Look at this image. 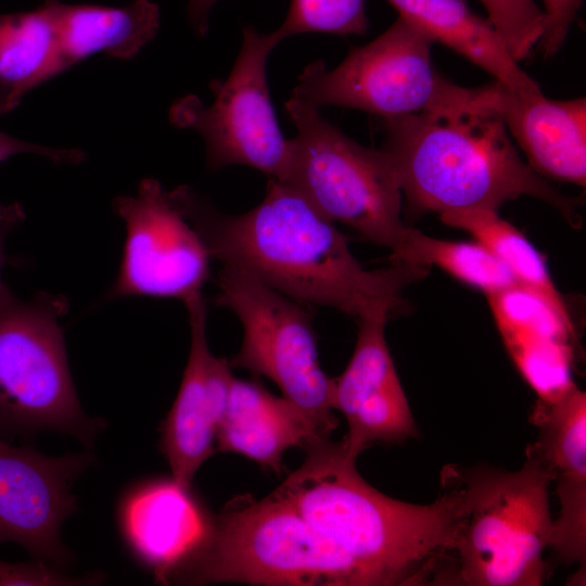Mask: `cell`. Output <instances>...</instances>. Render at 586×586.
Returning a JSON list of instances; mask_svg holds the SVG:
<instances>
[{
    "mask_svg": "<svg viewBox=\"0 0 586 586\" xmlns=\"http://www.w3.org/2000/svg\"><path fill=\"white\" fill-rule=\"evenodd\" d=\"M168 195L212 258L243 268L297 302L332 307L356 320L400 313L404 289L429 270L404 263L365 269L334 222L277 179H269L255 207L238 215L217 209L188 186Z\"/></svg>",
    "mask_w": 586,
    "mask_h": 586,
    "instance_id": "6da1fadb",
    "label": "cell"
},
{
    "mask_svg": "<svg viewBox=\"0 0 586 586\" xmlns=\"http://www.w3.org/2000/svg\"><path fill=\"white\" fill-rule=\"evenodd\" d=\"M304 449L302 466L273 493L368 569L380 586L432 582L454 543L453 494L441 486L429 505L397 500L361 477L342 441L320 438Z\"/></svg>",
    "mask_w": 586,
    "mask_h": 586,
    "instance_id": "7a4b0ae2",
    "label": "cell"
},
{
    "mask_svg": "<svg viewBox=\"0 0 586 586\" xmlns=\"http://www.w3.org/2000/svg\"><path fill=\"white\" fill-rule=\"evenodd\" d=\"M382 150L390 156L407 209H488L533 196L578 225L579 200L568 196L524 162L500 115L488 103L381 118Z\"/></svg>",
    "mask_w": 586,
    "mask_h": 586,
    "instance_id": "3957f363",
    "label": "cell"
},
{
    "mask_svg": "<svg viewBox=\"0 0 586 586\" xmlns=\"http://www.w3.org/2000/svg\"><path fill=\"white\" fill-rule=\"evenodd\" d=\"M521 469L487 464H447L441 485L455 498L453 546L432 584L461 586H537L547 574L543 558L553 520L551 483L538 457L527 447Z\"/></svg>",
    "mask_w": 586,
    "mask_h": 586,
    "instance_id": "277c9868",
    "label": "cell"
},
{
    "mask_svg": "<svg viewBox=\"0 0 586 586\" xmlns=\"http://www.w3.org/2000/svg\"><path fill=\"white\" fill-rule=\"evenodd\" d=\"M194 584L380 586L378 578L273 492L228 502L182 565Z\"/></svg>",
    "mask_w": 586,
    "mask_h": 586,
    "instance_id": "5b68a950",
    "label": "cell"
},
{
    "mask_svg": "<svg viewBox=\"0 0 586 586\" xmlns=\"http://www.w3.org/2000/svg\"><path fill=\"white\" fill-rule=\"evenodd\" d=\"M63 295L0 297V435L14 437L43 431L68 434L91 447L105 426L87 416L69 372L61 318Z\"/></svg>",
    "mask_w": 586,
    "mask_h": 586,
    "instance_id": "8992f818",
    "label": "cell"
},
{
    "mask_svg": "<svg viewBox=\"0 0 586 586\" xmlns=\"http://www.w3.org/2000/svg\"><path fill=\"white\" fill-rule=\"evenodd\" d=\"M285 110L296 136L282 182L330 221L394 250L407 225L400 217L398 178L386 152L354 141L311 103L290 97Z\"/></svg>",
    "mask_w": 586,
    "mask_h": 586,
    "instance_id": "52a82bcc",
    "label": "cell"
},
{
    "mask_svg": "<svg viewBox=\"0 0 586 586\" xmlns=\"http://www.w3.org/2000/svg\"><path fill=\"white\" fill-rule=\"evenodd\" d=\"M432 40L398 16L380 36L352 48L327 71L307 65L291 97L317 107L360 110L381 118L450 111L485 102L486 88L460 87L442 76L431 60Z\"/></svg>",
    "mask_w": 586,
    "mask_h": 586,
    "instance_id": "ba28073f",
    "label": "cell"
},
{
    "mask_svg": "<svg viewBox=\"0 0 586 586\" xmlns=\"http://www.w3.org/2000/svg\"><path fill=\"white\" fill-rule=\"evenodd\" d=\"M216 285L214 303L230 309L243 327L231 367L272 381L328 438L339 421L332 413V379L318 360L310 309L233 265L222 264Z\"/></svg>",
    "mask_w": 586,
    "mask_h": 586,
    "instance_id": "9c48e42d",
    "label": "cell"
},
{
    "mask_svg": "<svg viewBox=\"0 0 586 586\" xmlns=\"http://www.w3.org/2000/svg\"><path fill=\"white\" fill-rule=\"evenodd\" d=\"M280 42L273 30L244 27L230 74L209 84L213 103L205 106L200 98L188 94L171 104L170 124L203 138L207 169L245 165L269 179H285L292 144L280 129L267 80L268 56Z\"/></svg>",
    "mask_w": 586,
    "mask_h": 586,
    "instance_id": "30bf717a",
    "label": "cell"
},
{
    "mask_svg": "<svg viewBox=\"0 0 586 586\" xmlns=\"http://www.w3.org/2000/svg\"><path fill=\"white\" fill-rule=\"evenodd\" d=\"M112 206L125 224L126 237L109 298L144 296L184 303L202 293L212 257L157 180H141L136 195L117 196Z\"/></svg>",
    "mask_w": 586,
    "mask_h": 586,
    "instance_id": "8fae6325",
    "label": "cell"
},
{
    "mask_svg": "<svg viewBox=\"0 0 586 586\" xmlns=\"http://www.w3.org/2000/svg\"><path fill=\"white\" fill-rule=\"evenodd\" d=\"M93 462L90 451L50 457L0 435V544L14 542L34 560L63 569L72 556L61 525L77 511L71 488Z\"/></svg>",
    "mask_w": 586,
    "mask_h": 586,
    "instance_id": "7c38bea8",
    "label": "cell"
},
{
    "mask_svg": "<svg viewBox=\"0 0 586 586\" xmlns=\"http://www.w3.org/2000/svg\"><path fill=\"white\" fill-rule=\"evenodd\" d=\"M183 304L191 332L190 352L177 396L161 425L158 447L171 476L189 487L196 471L215 453L214 441L234 377L230 361L209 351L203 294Z\"/></svg>",
    "mask_w": 586,
    "mask_h": 586,
    "instance_id": "4fadbf2b",
    "label": "cell"
},
{
    "mask_svg": "<svg viewBox=\"0 0 586 586\" xmlns=\"http://www.w3.org/2000/svg\"><path fill=\"white\" fill-rule=\"evenodd\" d=\"M116 524L133 561L162 584L202 547L212 528L190 486L173 476L128 485L117 501Z\"/></svg>",
    "mask_w": 586,
    "mask_h": 586,
    "instance_id": "5bb4252c",
    "label": "cell"
},
{
    "mask_svg": "<svg viewBox=\"0 0 586 586\" xmlns=\"http://www.w3.org/2000/svg\"><path fill=\"white\" fill-rule=\"evenodd\" d=\"M537 440L527 447L547 470L560 504L549 546L564 564L586 558V396L571 392L530 416Z\"/></svg>",
    "mask_w": 586,
    "mask_h": 586,
    "instance_id": "9a60e30c",
    "label": "cell"
},
{
    "mask_svg": "<svg viewBox=\"0 0 586 586\" xmlns=\"http://www.w3.org/2000/svg\"><path fill=\"white\" fill-rule=\"evenodd\" d=\"M491 106L543 178L585 187L586 100H551L493 82Z\"/></svg>",
    "mask_w": 586,
    "mask_h": 586,
    "instance_id": "2e32d148",
    "label": "cell"
},
{
    "mask_svg": "<svg viewBox=\"0 0 586 586\" xmlns=\"http://www.w3.org/2000/svg\"><path fill=\"white\" fill-rule=\"evenodd\" d=\"M320 437L304 415L257 381L233 378L217 430V450L240 454L280 474L282 455Z\"/></svg>",
    "mask_w": 586,
    "mask_h": 586,
    "instance_id": "e0dca14e",
    "label": "cell"
},
{
    "mask_svg": "<svg viewBox=\"0 0 586 586\" xmlns=\"http://www.w3.org/2000/svg\"><path fill=\"white\" fill-rule=\"evenodd\" d=\"M43 2L59 37L61 73L98 52L131 59L160 28V8L150 0H132L123 7Z\"/></svg>",
    "mask_w": 586,
    "mask_h": 586,
    "instance_id": "ac0fdd59",
    "label": "cell"
},
{
    "mask_svg": "<svg viewBox=\"0 0 586 586\" xmlns=\"http://www.w3.org/2000/svg\"><path fill=\"white\" fill-rule=\"evenodd\" d=\"M403 17L432 41H437L518 92L540 91L512 58L487 20L464 0H387Z\"/></svg>",
    "mask_w": 586,
    "mask_h": 586,
    "instance_id": "d6986e66",
    "label": "cell"
},
{
    "mask_svg": "<svg viewBox=\"0 0 586 586\" xmlns=\"http://www.w3.org/2000/svg\"><path fill=\"white\" fill-rule=\"evenodd\" d=\"M60 74L59 37L47 4L0 13V117Z\"/></svg>",
    "mask_w": 586,
    "mask_h": 586,
    "instance_id": "ffe728a7",
    "label": "cell"
},
{
    "mask_svg": "<svg viewBox=\"0 0 586 586\" xmlns=\"http://www.w3.org/2000/svg\"><path fill=\"white\" fill-rule=\"evenodd\" d=\"M450 227L469 232L517 279L519 284L543 296L561 316L571 321L568 308L553 285L542 255L510 222L488 209L440 214Z\"/></svg>",
    "mask_w": 586,
    "mask_h": 586,
    "instance_id": "44dd1931",
    "label": "cell"
},
{
    "mask_svg": "<svg viewBox=\"0 0 586 586\" xmlns=\"http://www.w3.org/2000/svg\"><path fill=\"white\" fill-rule=\"evenodd\" d=\"M486 296L510 357L574 346L572 321L534 291L519 284Z\"/></svg>",
    "mask_w": 586,
    "mask_h": 586,
    "instance_id": "7402d4cb",
    "label": "cell"
},
{
    "mask_svg": "<svg viewBox=\"0 0 586 586\" xmlns=\"http://www.w3.org/2000/svg\"><path fill=\"white\" fill-rule=\"evenodd\" d=\"M388 319L385 314H375L356 320L352 358L343 373L332 379V408L346 421L364 405L403 387L385 341Z\"/></svg>",
    "mask_w": 586,
    "mask_h": 586,
    "instance_id": "603a6c76",
    "label": "cell"
},
{
    "mask_svg": "<svg viewBox=\"0 0 586 586\" xmlns=\"http://www.w3.org/2000/svg\"><path fill=\"white\" fill-rule=\"evenodd\" d=\"M391 262L424 268L434 265L486 295L519 285L513 275L481 243L441 240L409 226L392 250Z\"/></svg>",
    "mask_w": 586,
    "mask_h": 586,
    "instance_id": "cb8c5ba5",
    "label": "cell"
},
{
    "mask_svg": "<svg viewBox=\"0 0 586 586\" xmlns=\"http://www.w3.org/2000/svg\"><path fill=\"white\" fill-rule=\"evenodd\" d=\"M367 29L366 0H291L273 33L282 41L303 33L362 35Z\"/></svg>",
    "mask_w": 586,
    "mask_h": 586,
    "instance_id": "d4e9b609",
    "label": "cell"
},
{
    "mask_svg": "<svg viewBox=\"0 0 586 586\" xmlns=\"http://www.w3.org/2000/svg\"><path fill=\"white\" fill-rule=\"evenodd\" d=\"M479 1L512 58L517 62L526 59L544 34V13L535 0Z\"/></svg>",
    "mask_w": 586,
    "mask_h": 586,
    "instance_id": "484cf974",
    "label": "cell"
},
{
    "mask_svg": "<svg viewBox=\"0 0 586 586\" xmlns=\"http://www.w3.org/2000/svg\"><path fill=\"white\" fill-rule=\"evenodd\" d=\"M101 582V575L88 577H71L61 568L34 560L23 563H9L0 561L1 585H30V586H67L92 585Z\"/></svg>",
    "mask_w": 586,
    "mask_h": 586,
    "instance_id": "4316f807",
    "label": "cell"
},
{
    "mask_svg": "<svg viewBox=\"0 0 586 586\" xmlns=\"http://www.w3.org/2000/svg\"><path fill=\"white\" fill-rule=\"evenodd\" d=\"M540 1L544 7V34L537 46L546 56H550L562 47L582 0Z\"/></svg>",
    "mask_w": 586,
    "mask_h": 586,
    "instance_id": "83f0119b",
    "label": "cell"
},
{
    "mask_svg": "<svg viewBox=\"0 0 586 586\" xmlns=\"http://www.w3.org/2000/svg\"><path fill=\"white\" fill-rule=\"evenodd\" d=\"M17 154H35L60 164H79L86 156L80 149L50 148L21 140L0 130V164Z\"/></svg>",
    "mask_w": 586,
    "mask_h": 586,
    "instance_id": "f1b7e54d",
    "label": "cell"
},
{
    "mask_svg": "<svg viewBox=\"0 0 586 586\" xmlns=\"http://www.w3.org/2000/svg\"><path fill=\"white\" fill-rule=\"evenodd\" d=\"M25 218L26 213L20 203H0V297L10 291L1 279V271L5 264L12 265L15 262L14 258L5 254V239Z\"/></svg>",
    "mask_w": 586,
    "mask_h": 586,
    "instance_id": "f546056e",
    "label": "cell"
},
{
    "mask_svg": "<svg viewBox=\"0 0 586 586\" xmlns=\"http://www.w3.org/2000/svg\"><path fill=\"white\" fill-rule=\"evenodd\" d=\"M219 0H188V20L198 37H203L208 30V17L213 7Z\"/></svg>",
    "mask_w": 586,
    "mask_h": 586,
    "instance_id": "4dcf8cb0",
    "label": "cell"
}]
</instances>
